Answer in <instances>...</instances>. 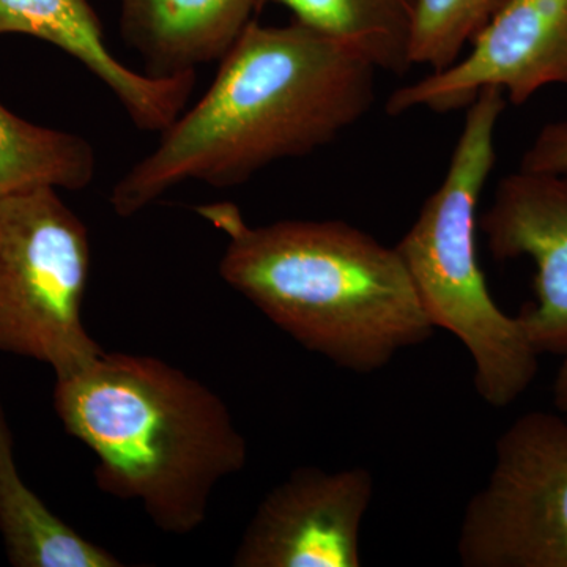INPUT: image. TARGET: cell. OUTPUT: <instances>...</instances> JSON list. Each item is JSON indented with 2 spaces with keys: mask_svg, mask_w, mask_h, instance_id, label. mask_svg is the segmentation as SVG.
I'll return each mask as SVG.
<instances>
[{
  "mask_svg": "<svg viewBox=\"0 0 567 567\" xmlns=\"http://www.w3.org/2000/svg\"><path fill=\"white\" fill-rule=\"evenodd\" d=\"M377 69L300 22L246 28L208 91L112 188L132 218L185 182L234 188L270 164L311 155L371 110Z\"/></svg>",
  "mask_w": 567,
  "mask_h": 567,
  "instance_id": "obj_1",
  "label": "cell"
},
{
  "mask_svg": "<svg viewBox=\"0 0 567 567\" xmlns=\"http://www.w3.org/2000/svg\"><path fill=\"white\" fill-rule=\"evenodd\" d=\"M196 212L229 240L219 262L224 282L338 368L371 374L434 334L395 248L349 223L251 227L230 203Z\"/></svg>",
  "mask_w": 567,
  "mask_h": 567,
  "instance_id": "obj_2",
  "label": "cell"
},
{
  "mask_svg": "<svg viewBox=\"0 0 567 567\" xmlns=\"http://www.w3.org/2000/svg\"><path fill=\"white\" fill-rule=\"evenodd\" d=\"M54 410L95 456L96 487L169 535L203 527L215 487L248 462L226 402L158 358L103 352L55 377Z\"/></svg>",
  "mask_w": 567,
  "mask_h": 567,
  "instance_id": "obj_3",
  "label": "cell"
},
{
  "mask_svg": "<svg viewBox=\"0 0 567 567\" xmlns=\"http://www.w3.org/2000/svg\"><path fill=\"white\" fill-rule=\"evenodd\" d=\"M506 96L486 89L466 107L445 178L394 246L425 315L456 336L473 360V382L486 404L503 409L532 386L539 352L518 317L488 292L476 254L477 203L494 171L495 132Z\"/></svg>",
  "mask_w": 567,
  "mask_h": 567,
  "instance_id": "obj_4",
  "label": "cell"
},
{
  "mask_svg": "<svg viewBox=\"0 0 567 567\" xmlns=\"http://www.w3.org/2000/svg\"><path fill=\"white\" fill-rule=\"evenodd\" d=\"M91 264L89 229L59 189L0 199V353L51 365L55 377L102 354L82 320Z\"/></svg>",
  "mask_w": 567,
  "mask_h": 567,
  "instance_id": "obj_5",
  "label": "cell"
},
{
  "mask_svg": "<svg viewBox=\"0 0 567 567\" xmlns=\"http://www.w3.org/2000/svg\"><path fill=\"white\" fill-rule=\"evenodd\" d=\"M466 567H567V421L517 417L499 435L486 484L462 517Z\"/></svg>",
  "mask_w": 567,
  "mask_h": 567,
  "instance_id": "obj_6",
  "label": "cell"
},
{
  "mask_svg": "<svg viewBox=\"0 0 567 567\" xmlns=\"http://www.w3.org/2000/svg\"><path fill=\"white\" fill-rule=\"evenodd\" d=\"M468 54L390 95L386 112L466 110L496 89L522 106L547 85H567V0H499Z\"/></svg>",
  "mask_w": 567,
  "mask_h": 567,
  "instance_id": "obj_7",
  "label": "cell"
},
{
  "mask_svg": "<svg viewBox=\"0 0 567 567\" xmlns=\"http://www.w3.org/2000/svg\"><path fill=\"white\" fill-rule=\"evenodd\" d=\"M374 496L363 466H305L257 507L235 550L237 567H358L361 528Z\"/></svg>",
  "mask_w": 567,
  "mask_h": 567,
  "instance_id": "obj_8",
  "label": "cell"
},
{
  "mask_svg": "<svg viewBox=\"0 0 567 567\" xmlns=\"http://www.w3.org/2000/svg\"><path fill=\"white\" fill-rule=\"evenodd\" d=\"M496 260L535 264V301L520 312L539 353L567 352V173L518 169L496 185L477 219Z\"/></svg>",
  "mask_w": 567,
  "mask_h": 567,
  "instance_id": "obj_9",
  "label": "cell"
},
{
  "mask_svg": "<svg viewBox=\"0 0 567 567\" xmlns=\"http://www.w3.org/2000/svg\"><path fill=\"white\" fill-rule=\"evenodd\" d=\"M33 37L76 59L102 81L141 132L169 128L188 106L196 73L152 78L115 58L89 0H0V35Z\"/></svg>",
  "mask_w": 567,
  "mask_h": 567,
  "instance_id": "obj_10",
  "label": "cell"
},
{
  "mask_svg": "<svg viewBox=\"0 0 567 567\" xmlns=\"http://www.w3.org/2000/svg\"><path fill=\"white\" fill-rule=\"evenodd\" d=\"M262 0H121V37L144 73L171 78L219 62L251 24Z\"/></svg>",
  "mask_w": 567,
  "mask_h": 567,
  "instance_id": "obj_11",
  "label": "cell"
},
{
  "mask_svg": "<svg viewBox=\"0 0 567 567\" xmlns=\"http://www.w3.org/2000/svg\"><path fill=\"white\" fill-rule=\"evenodd\" d=\"M0 537L14 567H122L44 505L22 480L14 439L0 398Z\"/></svg>",
  "mask_w": 567,
  "mask_h": 567,
  "instance_id": "obj_12",
  "label": "cell"
},
{
  "mask_svg": "<svg viewBox=\"0 0 567 567\" xmlns=\"http://www.w3.org/2000/svg\"><path fill=\"white\" fill-rule=\"evenodd\" d=\"M293 14V21L344 44L377 71L404 74L410 62L415 0H262Z\"/></svg>",
  "mask_w": 567,
  "mask_h": 567,
  "instance_id": "obj_13",
  "label": "cell"
},
{
  "mask_svg": "<svg viewBox=\"0 0 567 567\" xmlns=\"http://www.w3.org/2000/svg\"><path fill=\"white\" fill-rule=\"evenodd\" d=\"M95 174L91 142L24 121L0 103V199L39 188L81 192Z\"/></svg>",
  "mask_w": 567,
  "mask_h": 567,
  "instance_id": "obj_14",
  "label": "cell"
},
{
  "mask_svg": "<svg viewBox=\"0 0 567 567\" xmlns=\"http://www.w3.org/2000/svg\"><path fill=\"white\" fill-rule=\"evenodd\" d=\"M499 0H415L410 62L431 73L447 69L486 24Z\"/></svg>",
  "mask_w": 567,
  "mask_h": 567,
  "instance_id": "obj_15",
  "label": "cell"
},
{
  "mask_svg": "<svg viewBox=\"0 0 567 567\" xmlns=\"http://www.w3.org/2000/svg\"><path fill=\"white\" fill-rule=\"evenodd\" d=\"M520 169L532 173H567V122L544 126L532 142Z\"/></svg>",
  "mask_w": 567,
  "mask_h": 567,
  "instance_id": "obj_16",
  "label": "cell"
},
{
  "mask_svg": "<svg viewBox=\"0 0 567 567\" xmlns=\"http://www.w3.org/2000/svg\"><path fill=\"white\" fill-rule=\"evenodd\" d=\"M565 360L559 365L557 379L554 382V402L559 412L567 415V352Z\"/></svg>",
  "mask_w": 567,
  "mask_h": 567,
  "instance_id": "obj_17",
  "label": "cell"
}]
</instances>
